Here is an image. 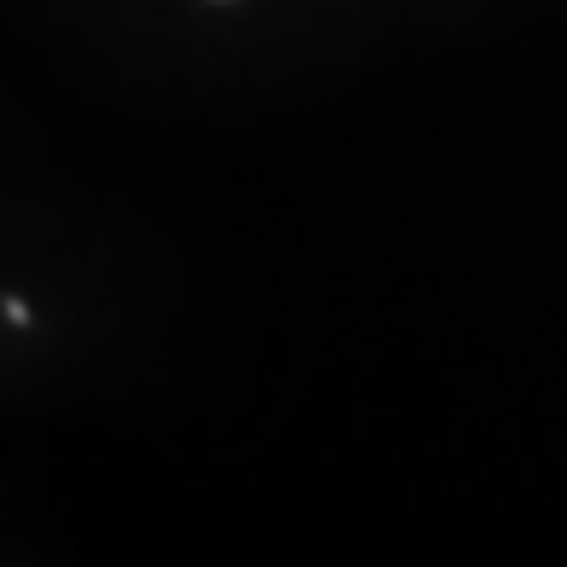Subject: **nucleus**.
I'll return each instance as SVG.
<instances>
[]
</instances>
